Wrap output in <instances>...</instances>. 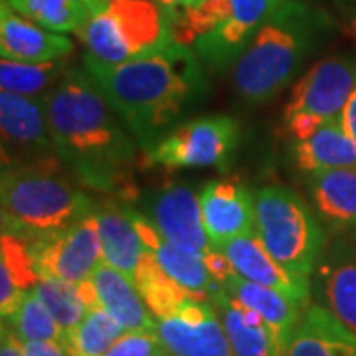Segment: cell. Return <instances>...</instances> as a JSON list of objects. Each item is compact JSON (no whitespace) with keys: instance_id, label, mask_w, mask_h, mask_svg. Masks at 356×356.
<instances>
[{"instance_id":"1","label":"cell","mask_w":356,"mask_h":356,"mask_svg":"<svg viewBox=\"0 0 356 356\" xmlns=\"http://www.w3.org/2000/svg\"><path fill=\"white\" fill-rule=\"evenodd\" d=\"M46 111L65 170L89 191L123 188L135 170L140 145L86 67L65 72L46 93Z\"/></svg>"},{"instance_id":"2","label":"cell","mask_w":356,"mask_h":356,"mask_svg":"<svg viewBox=\"0 0 356 356\" xmlns=\"http://www.w3.org/2000/svg\"><path fill=\"white\" fill-rule=\"evenodd\" d=\"M83 67L143 149H149L206 93L204 64L184 44L125 64H105L86 54Z\"/></svg>"},{"instance_id":"3","label":"cell","mask_w":356,"mask_h":356,"mask_svg":"<svg viewBox=\"0 0 356 356\" xmlns=\"http://www.w3.org/2000/svg\"><path fill=\"white\" fill-rule=\"evenodd\" d=\"M325 20L303 0H283L232 67L234 88L243 102L264 105L287 88L317 46Z\"/></svg>"},{"instance_id":"4","label":"cell","mask_w":356,"mask_h":356,"mask_svg":"<svg viewBox=\"0 0 356 356\" xmlns=\"http://www.w3.org/2000/svg\"><path fill=\"white\" fill-rule=\"evenodd\" d=\"M64 168L60 159L2 168V232L32 243L74 226L95 210L88 192Z\"/></svg>"},{"instance_id":"5","label":"cell","mask_w":356,"mask_h":356,"mask_svg":"<svg viewBox=\"0 0 356 356\" xmlns=\"http://www.w3.org/2000/svg\"><path fill=\"white\" fill-rule=\"evenodd\" d=\"M86 54L105 64H125L175 44L170 16L156 0H102L77 32Z\"/></svg>"},{"instance_id":"6","label":"cell","mask_w":356,"mask_h":356,"mask_svg":"<svg viewBox=\"0 0 356 356\" xmlns=\"http://www.w3.org/2000/svg\"><path fill=\"white\" fill-rule=\"evenodd\" d=\"M254 194L257 238L285 269L311 280L327 248L318 216L285 186H264Z\"/></svg>"},{"instance_id":"7","label":"cell","mask_w":356,"mask_h":356,"mask_svg":"<svg viewBox=\"0 0 356 356\" xmlns=\"http://www.w3.org/2000/svg\"><path fill=\"white\" fill-rule=\"evenodd\" d=\"M238 121L228 115H210L178 123L145 151L151 165L182 170L226 166L238 151Z\"/></svg>"},{"instance_id":"8","label":"cell","mask_w":356,"mask_h":356,"mask_svg":"<svg viewBox=\"0 0 356 356\" xmlns=\"http://www.w3.org/2000/svg\"><path fill=\"white\" fill-rule=\"evenodd\" d=\"M2 168L38 165L60 159L54 147L46 95L28 97L0 91Z\"/></svg>"},{"instance_id":"9","label":"cell","mask_w":356,"mask_h":356,"mask_svg":"<svg viewBox=\"0 0 356 356\" xmlns=\"http://www.w3.org/2000/svg\"><path fill=\"white\" fill-rule=\"evenodd\" d=\"M356 89V60L346 56L323 58L305 76L295 81L283 121L305 115L327 123L341 119Z\"/></svg>"},{"instance_id":"10","label":"cell","mask_w":356,"mask_h":356,"mask_svg":"<svg viewBox=\"0 0 356 356\" xmlns=\"http://www.w3.org/2000/svg\"><path fill=\"white\" fill-rule=\"evenodd\" d=\"M30 250L42 277H56L72 283L89 280L103 261L95 210L74 226L32 242Z\"/></svg>"},{"instance_id":"11","label":"cell","mask_w":356,"mask_h":356,"mask_svg":"<svg viewBox=\"0 0 356 356\" xmlns=\"http://www.w3.org/2000/svg\"><path fill=\"white\" fill-rule=\"evenodd\" d=\"M166 356H232L222 318L210 299L192 295L168 317L156 318Z\"/></svg>"},{"instance_id":"12","label":"cell","mask_w":356,"mask_h":356,"mask_svg":"<svg viewBox=\"0 0 356 356\" xmlns=\"http://www.w3.org/2000/svg\"><path fill=\"white\" fill-rule=\"evenodd\" d=\"M283 0H228V16L214 32L200 38L192 50L206 67L226 72L240 60L255 32L281 6Z\"/></svg>"},{"instance_id":"13","label":"cell","mask_w":356,"mask_h":356,"mask_svg":"<svg viewBox=\"0 0 356 356\" xmlns=\"http://www.w3.org/2000/svg\"><path fill=\"white\" fill-rule=\"evenodd\" d=\"M149 220L166 240L194 255L212 250V242L204 226L200 194L186 184H170L159 191L149 206Z\"/></svg>"},{"instance_id":"14","label":"cell","mask_w":356,"mask_h":356,"mask_svg":"<svg viewBox=\"0 0 356 356\" xmlns=\"http://www.w3.org/2000/svg\"><path fill=\"white\" fill-rule=\"evenodd\" d=\"M208 238L214 248L255 232V194L240 180H214L200 191Z\"/></svg>"},{"instance_id":"15","label":"cell","mask_w":356,"mask_h":356,"mask_svg":"<svg viewBox=\"0 0 356 356\" xmlns=\"http://www.w3.org/2000/svg\"><path fill=\"white\" fill-rule=\"evenodd\" d=\"M218 250L228 257L236 273L242 275L243 280L277 289L297 299L299 303L309 305V299L313 293L311 280L295 275L289 269L281 266L280 261L267 252L266 245L261 243L255 232L222 243Z\"/></svg>"},{"instance_id":"16","label":"cell","mask_w":356,"mask_h":356,"mask_svg":"<svg viewBox=\"0 0 356 356\" xmlns=\"http://www.w3.org/2000/svg\"><path fill=\"white\" fill-rule=\"evenodd\" d=\"M313 293L318 305L331 311L348 329L356 331V248L334 242L318 259L313 273Z\"/></svg>"},{"instance_id":"17","label":"cell","mask_w":356,"mask_h":356,"mask_svg":"<svg viewBox=\"0 0 356 356\" xmlns=\"http://www.w3.org/2000/svg\"><path fill=\"white\" fill-rule=\"evenodd\" d=\"M74 42L65 34L51 32L44 26L14 13L6 0L0 8V54L16 62H51L70 58Z\"/></svg>"},{"instance_id":"18","label":"cell","mask_w":356,"mask_h":356,"mask_svg":"<svg viewBox=\"0 0 356 356\" xmlns=\"http://www.w3.org/2000/svg\"><path fill=\"white\" fill-rule=\"evenodd\" d=\"M210 301L222 318L232 356H283L285 343L259 313L238 303L224 287H220Z\"/></svg>"},{"instance_id":"19","label":"cell","mask_w":356,"mask_h":356,"mask_svg":"<svg viewBox=\"0 0 356 356\" xmlns=\"http://www.w3.org/2000/svg\"><path fill=\"white\" fill-rule=\"evenodd\" d=\"M133 218H135V224L139 228L140 238L147 245V250L153 254L154 259L159 261V266L165 269L166 275H170L178 285H182L192 295L212 299V295L222 287V283L214 280V275L210 273L204 257L188 254V252L177 248L175 243L168 242L165 236L154 228V224L149 220V216L133 210Z\"/></svg>"},{"instance_id":"20","label":"cell","mask_w":356,"mask_h":356,"mask_svg":"<svg viewBox=\"0 0 356 356\" xmlns=\"http://www.w3.org/2000/svg\"><path fill=\"white\" fill-rule=\"evenodd\" d=\"M95 218L102 238L103 261L135 280V273L149 250L135 224L133 208L105 200L95 206Z\"/></svg>"},{"instance_id":"21","label":"cell","mask_w":356,"mask_h":356,"mask_svg":"<svg viewBox=\"0 0 356 356\" xmlns=\"http://www.w3.org/2000/svg\"><path fill=\"white\" fill-rule=\"evenodd\" d=\"M283 356H356V331L318 303H309Z\"/></svg>"},{"instance_id":"22","label":"cell","mask_w":356,"mask_h":356,"mask_svg":"<svg viewBox=\"0 0 356 356\" xmlns=\"http://www.w3.org/2000/svg\"><path fill=\"white\" fill-rule=\"evenodd\" d=\"M97 305L117 318L125 331H156V317L147 307L135 281L102 261L91 275Z\"/></svg>"},{"instance_id":"23","label":"cell","mask_w":356,"mask_h":356,"mask_svg":"<svg viewBox=\"0 0 356 356\" xmlns=\"http://www.w3.org/2000/svg\"><path fill=\"white\" fill-rule=\"evenodd\" d=\"M317 216L334 232H356V166L307 175Z\"/></svg>"},{"instance_id":"24","label":"cell","mask_w":356,"mask_h":356,"mask_svg":"<svg viewBox=\"0 0 356 356\" xmlns=\"http://www.w3.org/2000/svg\"><path fill=\"white\" fill-rule=\"evenodd\" d=\"M222 287L238 303H242L243 307H250V309H254L255 313H259L261 318L280 334V339L287 346L293 329L299 323V318L303 315L307 305L299 303L297 299H293V297L277 291V289H271V287L259 285V283H254V281L243 280L242 275H238V273L229 275L228 280L222 283Z\"/></svg>"},{"instance_id":"25","label":"cell","mask_w":356,"mask_h":356,"mask_svg":"<svg viewBox=\"0 0 356 356\" xmlns=\"http://www.w3.org/2000/svg\"><path fill=\"white\" fill-rule=\"evenodd\" d=\"M293 161L307 175L356 166V145L341 119L327 121L305 139L293 140Z\"/></svg>"},{"instance_id":"26","label":"cell","mask_w":356,"mask_h":356,"mask_svg":"<svg viewBox=\"0 0 356 356\" xmlns=\"http://www.w3.org/2000/svg\"><path fill=\"white\" fill-rule=\"evenodd\" d=\"M40 280L30 242L2 232L0 238V315L10 318Z\"/></svg>"},{"instance_id":"27","label":"cell","mask_w":356,"mask_h":356,"mask_svg":"<svg viewBox=\"0 0 356 356\" xmlns=\"http://www.w3.org/2000/svg\"><path fill=\"white\" fill-rule=\"evenodd\" d=\"M70 70L67 58L51 62H16L2 58L0 89L28 97H44Z\"/></svg>"},{"instance_id":"28","label":"cell","mask_w":356,"mask_h":356,"mask_svg":"<svg viewBox=\"0 0 356 356\" xmlns=\"http://www.w3.org/2000/svg\"><path fill=\"white\" fill-rule=\"evenodd\" d=\"M133 281L143 295L147 307L156 318L168 317L186 299L192 297L191 291H186L170 275H166V271L159 266V261L154 259L151 252L143 257Z\"/></svg>"},{"instance_id":"29","label":"cell","mask_w":356,"mask_h":356,"mask_svg":"<svg viewBox=\"0 0 356 356\" xmlns=\"http://www.w3.org/2000/svg\"><path fill=\"white\" fill-rule=\"evenodd\" d=\"M14 13L51 32H79L88 22L91 6L83 0H6Z\"/></svg>"},{"instance_id":"30","label":"cell","mask_w":356,"mask_h":356,"mask_svg":"<svg viewBox=\"0 0 356 356\" xmlns=\"http://www.w3.org/2000/svg\"><path fill=\"white\" fill-rule=\"evenodd\" d=\"M125 332V327L99 305L91 307L76 329L65 334L70 356H103Z\"/></svg>"},{"instance_id":"31","label":"cell","mask_w":356,"mask_h":356,"mask_svg":"<svg viewBox=\"0 0 356 356\" xmlns=\"http://www.w3.org/2000/svg\"><path fill=\"white\" fill-rule=\"evenodd\" d=\"M34 293L38 295L40 301L50 309V313L62 325L65 332L76 329L89 311L79 289V283L40 275Z\"/></svg>"},{"instance_id":"32","label":"cell","mask_w":356,"mask_h":356,"mask_svg":"<svg viewBox=\"0 0 356 356\" xmlns=\"http://www.w3.org/2000/svg\"><path fill=\"white\" fill-rule=\"evenodd\" d=\"M4 323L10 325L22 341H60L64 343L67 332L62 329V325L56 321L50 313V309L40 301V297L34 291H30L24 297V301L16 309L13 317L6 318Z\"/></svg>"},{"instance_id":"33","label":"cell","mask_w":356,"mask_h":356,"mask_svg":"<svg viewBox=\"0 0 356 356\" xmlns=\"http://www.w3.org/2000/svg\"><path fill=\"white\" fill-rule=\"evenodd\" d=\"M103 356H165L156 331H125Z\"/></svg>"},{"instance_id":"34","label":"cell","mask_w":356,"mask_h":356,"mask_svg":"<svg viewBox=\"0 0 356 356\" xmlns=\"http://www.w3.org/2000/svg\"><path fill=\"white\" fill-rule=\"evenodd\" d=\"M24 356H70L64 343L60 341H22Z\"/></svg>"},{"instance_id":"35","label":"cell","mask_w":356,"mask_h":356,"mask_svg":"<svg viewBox=\"0 0 356 356\" xmlns=\"http://www.w3.org/2000/svg\"><path fill=\"white\" fill-rule=\"evenodd\" d=\"M0 356H24L22 339L10 329L8 323L2 321V339H0Z\"/></svg>"},{"instance_id":"36","label":"cell","mask_w":356,"mask_h":356,"mask_svg":"<svg viewBox=\"0 0 356 356\" xmlns=\"http://www.w3.org/2000/svg\"><path fill=\"white\" fill-rule=\"evenodd\" d=\"M341 123H343L346 133L350 135V139L355 140L356 145V89L355 93L350 95L348 103H346L343 115H341Z\"/></svg>"},{"instance_id":"37","label":"cell","mask_w":356,"mask_h":356,"mask_svg":"<svg viewBox=\"0 0 356 356\" xmlns=\"http://www.w3.org/2000/svg\"><path fill=\"white\" fill-rule=\"evenodd\" d=\"M343 32H344V36L348 40H353L356 44V16H353L346 24L343 26Z\"/></svg>"},{"instance_id":"38","label":"cell","mask_w":356,"mask_h":356,"mask_svg":"<svg viewBox=\"0 0 356 356\" xmlns=\"http://www.w3.org/2000/svg\"><path fill=\"white\" fill-rule=\"evenodd\" d=\"M159 4H163L165 8H180V6H186L191 4L192 0H156Z\"/></svg>"},{"instance_id":"39","label":"cell","mask_w":356,"mask_h":356,"mask_svg":"<svg viewBox=\"0 0 356 356\" xmlns=\"http://www.w3.org/2000/svg\"><path fill=\"white\" fill-rule=\"evenodd\" d=\"M86 4H89V6H95L97 2H102V0H83Z\"/></svg>"},{"instance_id":"40","label":"cell","mask_w":356,"mask_h":356,"mask_svg":"<svg viewBox=\"0 0 356 356\" xmlns=\"http://www.w3.org/2000/svg\"><path fill=\"white\" fill-rule=\"evenodd\" d=\"M165 356H166V355H165Z\"/></svg>"}]
</instances>
